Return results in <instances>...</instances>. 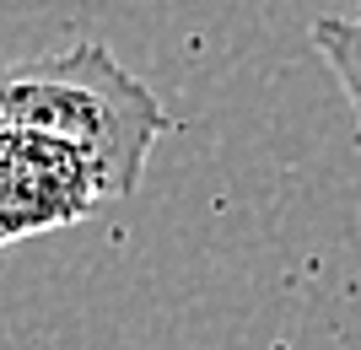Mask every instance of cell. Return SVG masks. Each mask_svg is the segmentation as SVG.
I'll return each mask as SVG.
<instances>
[{
	"mask_svg": "<svg viewBox=\"0 0 361 350\" xmlns=\"http://www.w3.org/2000/svg\"><path fill=\"white\" fill-rule=\"evenodd\" d=\"M0 130L81 151L103 183V199H130L167 130V113L114 49L81 38L54 54L0 65Z\"/></svg>",
	"mask_w": 361,
	"mask_h": 350,
	"instance_id": "1",
	"label": "cell"
},
{
	"mask_svg": "<svg viewBox=\"0 0 361 350\" xmlns=\"http://www.w3.org/2000/svg\"><path fill=\"white\" fill-rule=\"evenodd\" d=\"M103 205V183L81 151L44 135L0 130V248L65 232Z\"/></svg>",
	"mask_w": 361,
	"mask_h": 350,
	"instance_id": "2",
	"label": "cell"
},
{
	"mask_svg": "<svg viewBox=\"0 0 361 350\" xmlns=\"http://www.w3.org/2000/svg\"><path fill=\"white\" fill-rule=\"evenodd\" d=\"M313 49L318 60L329 65V76L340 81L350 113H356V140H361V6L356 11H329V16H313Z\"/></svg>",
	"mask_w": 361,
	"mask_h": 350,
	"instance_id": "3",
	"label": "cell"
}]
</instances>
